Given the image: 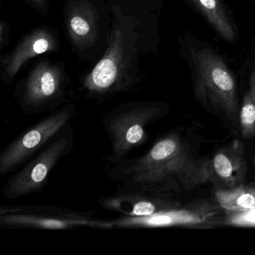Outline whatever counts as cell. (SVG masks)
Wrapping results in <instances>:
<instances>
[{"label": "cell", "instance_id": "6da1fadb", "mask_svg": "<svg viewBox=\"0 0 255 255\" xmlns=\"http://www.w3.org/2000/svg\"><path fill=\"white\" fill-rule=\"evenodd\" d=\"M111 35L108 47L94 68L81 80L85 98L102 102L135 89L140 82L139 62L144 50V24L139 14L109 2Z\"/></svg>", "mask_w": 255, "mask_h": 255}, {"label": "cell", "instance_id": "7a4b0ae2", "mask_svg": "<svg viewBox=\"0 0 255 255\" xmlns=\"http://www.w3.org/2000/svg\"><path fill=\"white\" fill-rule=\"evenodd\" d=\"M207 158L197 159L177 131L162 136L142 156L113 165L116 181L135 180L162 192L190 190L208 183Z\"/></svg>", "mask_w": 255, "mask_h": 255}, {"label": "cell", "instance_id": "3957f363", "mask_svg": "<svg viewBox=\"0 0 255 255\" xmlns=\"http://www.w3.org/2000/svg\"><path fill=\"white\" fill-rule=\"evenodd\" d=\"M180 45L190 68L195 98L207 111L240 128L237 80L223 56L194 36H185Z\"/></svg>", "mask_w": 255, "mask_h": 255}, {"label": "cell", "instance_id": "277c9868", "mask_svg": "<svg viewBox=\"0 0 255 255\" xmlns=\"http://www.w3.org/2000/svg\"><path fill=\"white\" fill-rule=\"evenodd\" d=\"M168 112L166 104L153 101H132L112 109L102 119L111 144L107 160L116 165L126 159L131 150L147 142V127Z\"/></svg>", "mask_w": 255, "mask_h": 255}, {"label": "cell", "instance_id": "5b68a950", "mask_svg": "<svg viewBox=\"0 0 255 255\" xmlns=\"http://www.w3.org/2000/svg\"><path fill=\"white\" fill-rule=\"evenodd\" d=\"M64 18L73 50L84 62L98 61L107 50L112 31L109 2L105 0H66Z\"/></svg>", "mask_w": 255, "mask_h": 255}, {"label": "cell", "instance_id": "8992f818", "mask_svg": "<svg viewBox=\"0 0 255 255\" xmlns=\"http://www.w3.org/2000/svg\"><path fill=\"white\" fill-rule=\"evenodd\" d=\"M69 77L62 62L44 59L17 82L14 96L26 116L53 113L67 102Z\"/></svg>", "mask_w": 255, "mask_h": 255}, {"label": "cell", "instance_id": "52a82bcc", "mask_svg": "<svg viewBox=\"0 0 255 255\" xmlns=\"http://www.w3.org/2000/svg\"><path fill=\"white\" fill-rule=\"evenodd\" d=\"M74 145L71 124L10 177L2 191L4 198L18 199L42 190L55 167L71 153Z\"/></svg>", "mask_w": 255, "mask_h": 255}, {"label": "cell", "instance_id": "ba28073f", "mask_svg": "<svg viewBox=\"0 0 255 255\" xmlns=\"http://www.w3.org/2000/svg\"><path fill=\"white\" fill-rule=\"evenodd\" d=\"M94 212L77 211L67 207L35 204L0 208L2 229L70 230L83 227L109 228L107 221L93 217Z\"/></svg>", "mask_w": 255, "mask_h": 255}, {"label": "cell", "instance_id": "9c48e42d", "mask_svg": "<svg viewBox=\"0 0 255 255\" xmlns=\"http://www.w3.org/2000/svg\"><path fill=\"white\" fill-rule=\"evenodd\" d=\"M75 113V106L68 103L19 134L1 151L0 175L15 172L41 151L71 125Z\"/></svg>", "mask_w": 255, "mask_h": 255}, {"label": "cell", "instance_id": "30bf717a", "mask_svg": "<svg viewBox=\"0 0 255 255\" xmlns=\"http://www.w3.org/2000/svg\"><path fill=\"white\" fill-rule=\"evenodd\" d=\"M225 211L216 201L201 199L150 216H128L108 221L110 228H154L186 227L212 229L224 226Z\"/></svg>", "mask_w": 255, "mask_h": 255}, {"label": "cell", "instance_id": "8fae6325", "mask_svg": "<svg viewBox=\"0 0 255 255\" xmlns=\"http://www.w3.org/2000/svg\"><path fill=\"white\" fill-rule=\"evenodd\" d=\"M122 183L117 192L98 200L103 208L119 212L124 216H146L180 206L171 192L156 190L138 180Z\"/></svg>", "mask_w": 255, "mask_h": 255}, {"label": "cell", "instance_id": "7c38bea8", "mask_svg": "<svg viewBox=\"0 0 255 255\" xmlns=\"http://www.w3.org/2000/svg\"><path fill=\"white\" fill-rule=\"evenodd\" d=\"M59 49L60 38L57 31L47 26L32 29L17 43L11 52L0 57L1 80L8 86L26 62L35 56L54 53Z\"/></svg>", "mask_w": 255, "mask_h": 255}, {"label": "cell", "instance_id": "4fadbf2b", "mask_svg": "<svg viewBox=\"0 0 255 255\" xmlns=\"http://www.w3.org/2000/svg\"><path fill=\"white\" fill-rule=\"evenodd\" d=\"M248 166L243 141L235 139L207 158V182L216 189H228L244 185Z\"/></svg>", "mask_w": 255, "mask_h": 255}, {"label": "cell", "instance_id": "5bb4252c", "mask_svg": "<svg viewBox=\"0 0 255 255\" xmlns=\"http://www.w3.org/2000/svg\"><path fill=\"white\" fill-rule=\"evenodd\" d=\"M188 3L228 44H235L238 29L229 7L223 0H188Z\"/></svg>", "mask_w": 255, "mask_h": 255}, {"label": "cell", "instance_id": "9a60e30c", "mask_svg": "<svg viewBox=\"0 0 255 255\" xmlns=\"http://www.w3.org/2000/svg\"><path fill=\"white\" fill-rule=\"evenodd\" d=\"M216 201L227 211L255 209V185L237 186L228 189H216Z\"/></svg>", "mask_w": 255, "mask_h": 255}, {"label": "cell", "instance_id": "2e32d148", "mask_svg": "<svg viewBox=\"0 0 255 255\" xmlns=\"http://www.w3.org/2000/svg\"><path fill=\"white\" fill-rule=\"evenodd\" d=\"M239 125L243 138H255V69L249 74L247 90L240 108Z\"/></svg>", "mask_w": 255, "mask_h": 255}, {"label": "cell", "instance_id": "e0dca14e", "mask_svg": "<svg viewBox=\"0 0 255 255\" xmlns=\"http://www.w3.org/2000/svg\"><path fill=\"white\" fill-rule=\"evenodd\" d=\"M225 211L223 225L241 228H255V209L239 211Z\"/></svg>", "mask_w": 255, "mask_h": 255}, {"label": "cell", "instance_id": "ac0fdd59", "mask_svg": "<svg viewBox=\"0 0 255 255\" xmlns=\"http://www.w3.org/2000/svg\"><path fill=\"white\" fill-rule=\"evenodd\" d=\"M10 27L5 20L0 21V50L2 51L9 43Z\"/></svg>", "mask_w": 255, "mask_h": 255}, {"label": "cell", "instance_id": "d6986e66", "mask_svg": "<svg viewBox=\"0 0 255 255\" xmlns=\"http://www.w3.org/2000/svg\"><path fill=\"white\" fill-rule=\"evenodd\" d=\"M31 5L42 15L48 13L51 0H28Z\"/></svg>", "mask_w": 255, "mask_h": 255}, {"label": "cell", "instance_id": "ffe728a7", "mask_svg": "<svg viewBox=\"0 0 255 255\" xmlns=\"http://www.w3.org/2000/svg\"><path fill=\"white\" fill-rule=\"evenodd\" d=\"M254 166L255 167V157L254 158Z\"/></svg>", "mask_w": 255, "mask_h": 255}, {"label": "cell", "instance_id": "44dd1931", "mask_svg": "<svg viewBox=\"0 0 255 255\" xmlns=\"http://www.w3.org/2000/svg\"><path fill=\"white\" fill-rule=\"evenodd\" d=\"M254 2H255V0H254Z\"/></svg>", "mask_w": 255, "mask_h": 255}, {"label": "cell", "instance_id": "7402d4cb", "mask_svg": "<svg viewBox=\"0 0 255 255\" xmlns=\"http://www.w3.org/2000/svg\"><path fill=\"white\" fill-rule=\"evenodd\" d=\"M186 1H188V0H186Z\"/></svg>", "mask_w": 255, "mask_h": 255}]
</instances>
